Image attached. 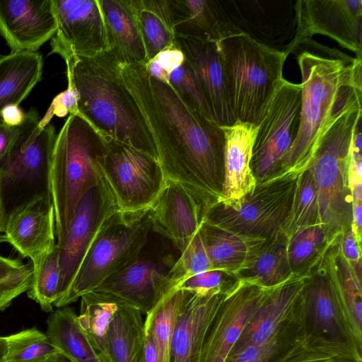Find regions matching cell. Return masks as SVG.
Here are the masks:
<instances>
[{
    "instance_id": "cell-9",
    "label": "cell",
    "mask_w": 362,
    "mask_h": 362,
    "mask_svg": "<svg viewBox=\"0 0 362 362\" xmlns=\"http://www.w3.org/2000/svg\"><path fill=\"white\" fill-rule=\"evenodd\" d=\"M298 177L285 173L257 182L252 192L235 206L216 203L207 209L204 220L240 235L269 240L286 222Z\"/></svg>"
},
{
    "instance_id": "cell-54",
    "label": "cell",
    "mask_w": 362,
    "mask_h": 362,
    "mask_svg": "<svg viewBox=\"0 0 362 362\" xmlns=\"http://www.w3.org/2000/svg\"><path fill=\"white\" fill-rule=\"evenodd\" d=\"M1 233L0 232V244L1 243V242L4 241L3 236H2V235Z\"/></svg>"
},
{
    "instance_id": "cell-24",
    "label": "cell",
    "mask_w": 362,
    "mask_h": 362,
    "mask_svg": "<svg viewBox=\"0 0 362 362\" xmlns=\"http://www.w3.org/2000/svg\"><path fill=\"white\" fill-rule=\"evenodd\" d=\"M303 303L306 320L315 332L330 339H349L323 259L308 274Z\"/></svg>"
},
{
    "instance_id": "cell-40",
    "label": "cell",
    "mask_w": 362,
    "mask_h": 362,
    "mask_svg": "<svg viewBox=\"0 0 362 362\" xmlns=\"http://www.w3.org/2000/svg\"><path fill=\"white\" fill-rule=\"evenodd\" d=\"M6 338V362H44L61 354L47 334L34 327L22 330Z\"/></svg>"
},
{
    "instance_id": "cell-35",
    "label": "cell",
    "mask_w": 362,
    "mask_h": 362,
    "mask_svg": "<svg viewBox=\"0 0 362 362\" xmlns=\"http://www.w3.org/2000/svg\"><path fill=\"white\" fill-rule=\"evenodd\" d=\"M288 236L281 229L267 240L247 266L236 276L262 286H275L293 274L287 255Z\"/></svg>"
},
{
    "instance_id": "cell-45",
    "label": "cell",
    "mask_w": 362,
    "mask_h": 362,
    "mask_svg": "<svg viewBox=\"0 0 362 362\" xmlns=\"http://www.w3.org/2000/svg\"><path fill=\"white\" fill-rule=\"evenodd\" d=\"M293 337L263 345H250L242 347L231 352L225 362H270L283 346Z\"/></svg>"
},
{
    "instance_id": "cell-47",
    "label": "cell",
    "mask_w": 362,
    "mask_h": 362,
    "mask_svg": "<svg viewBox=\"0 0 362 362\" xmlns=\"http://www.w3.org/2000/svg\"><path fill=\"white\" fill-rule=\"evenodd\" d=\"M339 247L343 257L353 271L361 275V247L357 243L351 226L344 231L341 237Z\"/></svg>"
},
{
    "instance_id": "cell-11",
    "label": "cell",
    "mask_w": 362,
    "mask_h": 362,
    "mask_svg": "<svg viewBox=\"0 0 362 362\" xmlns=\"http://www.w3.org/2000/svg\"><path fill=\"white\" fill-rule=\"evenodd\" d=\"M301 91V84L284 78L257 125L250 162L257 182L276 175L282 157L296 138Z\"/></svg>"
},
{
    "instance_id": "cell-1",
    "label": "cell",
    "mask_w": 362,
    "mask_h": 362,
    "mask_svg": "<svg viewBox=\"0 0 362 362\" xmlns=\"http://www.w3.org/2000/svg\"><path fill=\"white\" fill-rule=\"evenodd\" d=\"M124 83L155 144L166 179L179 182L207 209L219 201L224 180V133L189 107L167 82L144 65L119 62Z\"/></svg>"
},
{
    "instance_id": "cell-41",
    "label": "cell",
    "mask_w": 362,
    "mask_h": 362,
    "mask_svg": "<svg viewBox=\"0 0 362 362\" xmlns=\"http://www.w3.org/2000/svg\"><path fill=\"white\" fill-rule=\"evenodd\" d=\"M59 253L57 244L44 259L33 267L32 284L28 297L38 303L42 310L50 312L59 294Z\"/></svg>"
},
{
    "instance_id": "cell-34",
    "label": "cell",
    "mask_w": 362,
    "mask_h": 362,
    "mask_svg": "<svg viewBox=\"0 0 362 362\" xmlns=\"http://www.w3.org/2000/svg\"><path fill=\"white\" fill-rule=\"evenodd\" d=\"M47 336L71 362H105L81 329L77 314L68 306L58 308L47 320Z\"/></svg>"
},
{
    "instance_id": "cell-44",
    "label": "cell",
    "mask_w": 362,
    "mask_h": 362,
    "mask_svg": "<svg viewBox=\"0 0 362 362\" xmlns=\"http://www.w3.org/2000/svg\"><path fill=\"white\" fill-rule=\"evenodd\" d=\"M236 277L221 270L213 269L192 276L180 282L177 288L189 291L199 295H207L223 291Z\"/></svg>"
},
{
    "instance_id": "cell-19",
    "label": "cell",
    "mask_w": 362,
    "mask_h": 362,
    "mask_svg": "<svg viewBox=\"0 0 362 362\" xmlns=\"http://www.w3.org/2000/svg\"><path fill=\"white\" fill-rule=\"evenodd\" d=\"M206 207L179 182L166 179L150 207L151 230L169 239L180 252L200 228Z\"/></svg>"
},
{
    "instance_id": "cell-38",
    "label": "cell",
    "mask_w": 362,
    "mask_h": 362,
    "mask_svg": "<svg viewBox=\"0 0 362 362\" xmlns=\"http://www.w3.org/2000/svg\"><path fill=\"white\" fill-rule=\"evenodd\" d=\"M187 295V291L175 289L144 321L145 332L153 341L158 362H170V344L175 324Z\"/></svg>"
},
{
    "instance_id": "cell-42",
    "label": "cell",
    "mask_w": 362,
    "mask_h": 362,
    "mask_svg": "<svg viewBox=\"0 0 362 362\" xmlns=\"http://www.w3.org/2000/svg\"><path fill=\"white\" fill-rule=\"evenodd\" d=\"M33 276V264H23L20 259L0 255V311L29 290Z\"/></svg>"
},
{
    "instance_id": "cell-22",
    "label": "cell",
    "mask_w": 362,
    "mask_h": 362,
    "mask_svg": "<svg viewBox=\"0 0 362 362\" xmlns=\"http://www.w3.org/2000/svg\"><path fill=\"white\" fill-rule=\"evenodd\" d=\"M223 293L224 290L202 296L187 291L174 327L170 362H199Z\"/></svg>"
},
{
    "instance_id": "cell-12",
    "label": "cell",
    "mask_w": 362,
    "mask_h": 362,
    "mask_svg": "<svg viewBox=\"0 0 362 362\" xmlns=\"http://www.w3.org/2000/svg\"><path fill=\"white\" fill-rule=\"evenodd\" d=\"M308 274H292L271 288L250 316L230 353L247 346L287 339L298 332L307 322L303 291Z\"/></svg>"
},
{
    "instance_id": "cell-29",
    "label": "cell",
    "mask_w": 362,
    "mask_h": 362,
    "mask_svg": "<svg viewBox=\"0 0 362 362\" xmlns=\"http://www.w3.org/2000/svg\"><path fill=\"white\" fill-rule=\"evenodd\" d=\"M199 230L212 269L235 277L267 241L232 233L204 220Z\"/></svg>"
},
{
    "instance_id": "cell-3",
    "label": "cell",
    "mask_w": 362,
    "mask_h": 362,
    "mask_svg": "<svg viewBox=\"0 0 362 362\" xmlns=\"http://www.w3.org/2000/svg\"><path fill=\"white\" fill-rule=\"evenodd\" d=\"M119 62L110 50L65 61L68 83L78 95V115L102 136L158 160L151 135L122 78Z\"/></svg>"
},
{
    "instance_id": "cell-49",
    "label": "cell",
    "mask_w": 362,
    "mask_h": 362,
    "mask_svg": "<svg viewBox=\"0 0 362 362\" xmlns=\"http://www.w3.org/2000/svg\"><path fill=\"white\" fill-rule=\"evenodd\" d=\"M25 114L18 105H11L6 106L1 111L0 117L5 124L15 127L23 122Z\"/></svg>"
},
{
    "instance_id": "cell-55",
    "label": "cell",
    "mask_w": 362,
    "mask_h": 362,
    "mask_svg": "<svg viewBox=\"0 0 362 362\" xmlns=\"http://www.w3.org/2000/svg\"><path fill=\"white\" fill-rule=\"evenodd\" d=\"M0 232H1V203H0Z\"/></svg>"
},
{
    "instance_id": "cell-25",
    "label": "cell",
    "mask_w": 362,
    "mask_h": 362,
    "mask_svg": "<svg viewBox=\"0 0 362 362\" xmlns=\"http://www.w3.org/2000/svg\"><path fill=\"white\" fill-rule=\"evenodd\" d=\"M339 243L340 240L329 247L323 262L332 281L348 337L362 349V276L354 272L343 257Z\"/></svg>"
},
{
    "instance_id": "cell-7",
    "label": "cell",
    "mask_w": 362,
    "mask_h": 362,
    "mask_svg": "<svg viewBox=\"0 0 362 362\" xmlns=\"http://www.w3.org/2000/svg\"><path fill=\"white\" fill-rule=\"evenodd\" d=\"M151 230L150 208L134 211L119 209L111 214L87 250L67 292L54 306L59 308L76 302L135 262Z\"/></svg>"
},
{
    "instance_id": "cell-10",
    "label": "cell",
    "mask_w": 362,
    "mask_h": 362,
    "mask_svg": "<svg viewBox=\"0 0 362 362\" xmlns=\"http://www.w3.org/2000/svg\"><path fill=\"white\" fill-rule=\"evenodd\" d=\"M104 138L106 152L100 166L119 209L150 208L166 184L159 161L129 145Z\"/></svg>"
},
{
    "instance_id": "cell-15",
    "label": "cell",
    "mask_w": 362,
    "mask_h": 362,
    "mask_svg": "<svg viewBox=\"0 0 362 362\" xmlns=\"http://www.w3.org/2000/svg\"><path fill=\"white\" fill-rule=\"evenodd\" d=\"M57 29L51 53L64 61L92 57L109 50L107 33L98 0H52Z\"/></svg>"
},
{
    "instance_id": "cell-36",
    "label": "cell",
    "mask_w": 362,
    "mask_h": 362,
    "mask_svg": "<svg viewBox=\"0 0 362 362\" xmlns=\"http://www.w3.org/2000/svg\"><path fill=\"white\" fill-rule=\"evenodd\" d=\"M136 308L124 302L109 327L108 344L112 362H139L145 339L144 322Z\"/></svg>"
},
{
    "instance_id": "cell-33",
    "label": "cell",
    "mask_w": 362,
    "mask_h": 362,
    "mask_svg": "<svg viewBox=\"0 0 362 362\" xmlns=\"http://www.w3.org/2000/svg\"><path fill=\"white\" fill-rule=\"evenodd\" d=\"M77 320L94 349L105 362H112L108 344L110 322L125 302L119 297L103 291H92L81 296Z\"/></svg>"
},
{
    "instance_id": "cell-23",
    "label": "cell",
    "mask_w": 362,
    "mask_h": 362,
    "mask_svg": "<svg viewBox=\"0 0 362 362\" xmlns=\"http://www.w3.org/2000/svg\"><path fill=\"white\" fill-rule=\"evenodd\" d=\"M221 127L225 137L224 180L218 203L234 207L252 192L257 184L250 162L257 126L235 121Z\"/></svg>"
},
{
    "instance_id": "cell-17",
    "label": "cell",
    "mask_w": 362,
    "mask_h": 362,
    "mask_svg": "<svg viewBox=\"0 0 362 362\" xmlns=\"http://www.w3.org/2000/svg\"><path fill=\"white\" fill-rule=\"evenodd\" d=\"M173 264L168 259L140 257L93 291L113 294L147 315L177 289V284L169 276Z\"/></svg>"
},
{
    "instance_id": "cell-46",
    "label": "cell",
    "mask_w": 362,
    "mask_h": 362,
    "mask_svg": "<svg viewBox=\"0 0 362 362\" xmlns=\"http://www.w3.org/2000/svg\"><path fill=\"white\" fill-rule=\"evenodd\" d=\"M77 100L78 95L74 88L68 83L66 90L54 98L46 114L40 120L39 126L44 127L49 124L54 115L62 117L67 114H78Z\"/></svg>"
},
{
    "instance_id": "cell-18",
    "label": "cell",
    "mask_w": 362,
    "mask_h": 362,
    "mask_svg": "<svg viewBox=\"0 0 362 362\" xmlns=\"http://www.w3.org/2000/svg\"><path fill=\"white\" fill-rule=\"evenodd\" d=\"M1 233L23 257L37 265L55 247V216L52 197L42 196L12 211Z\"/></svg>"
},
{
    "instance_id": "cell-2",
    "label": "cell",
    "mask_w": 362,
    "mask_h": 362,
    "mask_svg": "<svg viewBox=\"0 0 362 362\" xmlns=\"http://www.w3.org/2000/svg\"><path fill=\"white\" fill-rule=\"evenodd\" d=\"M297 59L302 77L300 126L276 175H299L309 168L328 129L348 107L362 99L361 58L315 43Z\"/></svg>"
},
{
    "instance_id": "cell-28",
    "label": "cell",
    "mask_w": 362,
    "mask_h": 362,
    "mask_svg": "<svg viewBox=\"0 0 362 362\" xmlns=\"http://www.w3.org/2000/svg\"><path fill=\"white\" fill-rule=\"evenodd\" d=\"M176 34L218 42L227 35L242 32L219 1L170 0Z\"/></svg>"
},
{
    "instance_id": "cell-48",
    "label": "cell",
    "mask_w": 362,
    "mask_h": 362,
    "mask_svg": "<svg viewBox=\"0 0 362 362\" xmlns=\"http://www.w3.org/2000/svg\"><path fill=\"white\" fill-rule=\"evenodd\" d=\"M19 125L15 127L7 125L0 117V160L7 151L16 136Z\"/></svg>"
},
{
    "instance_id": "cell-50",
    "label": "cell",
    "mask_w": 362,
    "mask_h": 362,
    "mask_svg": "<svg viewBox=\"0 0 362 362\" xmlns=\"http://www.w3.org/2000/svg\"><path fill=\"white\" fill-rule=\"evenodd\" d=\"M351 228L358 245L362 240V202L352 203V220Z\"/></svg>"
},
{
    "instance_id": "cell-5",
    "label": "cell",
    "mask_w": 362,
    "mask_h": 362,
    "mask_svg": "<svg viewBox=\"0 0 362 362\" xmlns=\"http://www.w3.org/2000/svg\"><path fill=\"white\" fill-rule=\"evenodd\" d=\"M103 136L78 114H70L57 135L51 168V192L57 242L66 235L81 198L103 177Z\"/></svg>"
},
{
    "instance_id": "cell-51",
    "label": "cell",
    "mask_w": 362,
    "mask_h": 362,
    "mask_svg": "<svg viewBox=\"0 0 362 362\" xmlns=\"http://www.w3.org/2000/svg\"><path fill=\"white\" fill-rule=\"evenodd\" d=\"M139 362H158L152 338L149 334L146 332Z\"/></svg>"
},
{
    "instance_id": "cell-53",
    "label": "cell",
    "mask_w": 362,
    "mask_h": 362,
    "mask_svg": "<svg viewBox=\"0 0 362 362\" xmlns=\"http://www.w3.org/2000/svg\"><path fill=\"white\" fill-rule=\"evenodd\" d=\"M44 362H71L66 357L62 354H57Z\"/></svg>"
},
{
    "instance_id": "cell-37",
    "label": "cell",
    "mask_w": 362,
    "mask_h": 362,
    "mask_svg": "<svg viewBox=\"0 0 362 362\" xmlns=\"http://www.w3.org/2000/svg\"><path fill=\"white\" fill-rule=\"evenodd\" d=\"M328 228L318 224L298 230L288 237L287 255L293 274L310 273L323 259L329 247L340 240Z\"/></svg>"
},
{
    "instance_id": "cell-8",
    "label": "cell",
    "mask_w": 362,
    "mask_h": 362,
    "mask_svg": "<svg viewBox=\"0 0 362 362\" xmlns=\"http://www.w3.org/2000/svg\"><path fill=\"white\" fill-rule=\"evenodd\" d=\"M361 119V101H358L344 110L328 129L309 166L317 187L320 222L337 239L351 224L349 151L354 130Z\"/></svg>"
},
{
    "instance_id": "cell-27",
    "label": "cell",
    "mask_w": 362,
    "mask_h": 362,
    "mask_svg": "<svg viewBox=\"0 0 362 362\" xmlns=\"http://www.w3.org/2000/svg\"><path fill=\"white\" fill-rule=\"evenodd\" d=\"M109 50L120 62L145 66L149 62L131 0H98Z\"/></svg>"
},
{
    "instance_id": "cell-4",
    "label": "cell",
    "mask_w": 362,
    "mask_h": 362,
    "mask_svg": "<svg viewBox=\"0 0 362 362\" xmlns=\"http://www.w3.org/2000/svg\"><path fill=\"white\" fill-rule=\"evenodd\" d=\"M218 42L234 119L257 126L284 80L283 67L288 54L245 32L230 34Z\"/></svg>"
},
{
    "instance_id": "cell-32",
    "label": "cell",
    "mask_w": 362,
    "mask_h": 362,
    "mask_svg": "<svg viewBox=\"0 0 362 362\" xmlns=\"http://www.w3.org/2000/svg\"><path fill=\"white\" fill-rule=\"evenodd\" d=\"M148 60L176 46L170 0H131Z\"/></svg>"
},
{
    "instance_id": "cell-26",
    "label": "cell",
    "mask_w": 362,
    "mask_h": 362,
    "mask_svg": "<svg viewBox=\"0 0 362 362\" xmlns=\"http://www.w3.org/2000/svg\"><path fill=\"white\" fill-rule=\"evenodd\" d=\"M270 362H362V349L349 339H330L308 322Z\"/></svg>"
},
{
    "instance_id": "cell-6",
    "label": "cell",
    "mask_w": 362,
    "mask_h": 362,
    "mask_svg": "<svg viewBox=\"0 0 362 362\" xmlns=\"http://www.w3.org/2000/svg\"><path fill=\"white\" fill-rule=\"evenodd\" d=\"M39 122L35 109L26 112L0 160L1 232L15 209L40 197H52L51 168L57 135L52 124L40 127Z\"/></svg>"
},
{
    "instance_id": "cell-21",
    "label": "cell",
    "mask_w": 362,
    "mask_h": 362,
    "mask_svg": "<svg viewBox=\"0 0 362 362\" xmlns=\"http://www.w3.org/2000/svg\"><path fill=\"white\" fill-rule=\"evenodd\" d=\"M175 43L183 53L216 122L220 126L233 124L235 121L227 99L218 42L176 34Z\"/></svg>"
},
{
    "instance_id": "cell-31",
    "label": "cell",
    "mask_w": 362,
    "mask_h": 362,
    "mask_svg": "<svg viewBox=\"0 0 362 362\" xmlns=\"http://www.w3.org/2000/svg\"><path fill=\"white\" fill-rule=\"evenodd\" d=\"M42 58L37 52H17L0 58V112L19 103L40 80Z\"/></svg>"
},
{
    "instance_id": "cell-20",
    "label": "cell",
    "mask_w": 362,
    "mask_h": 362,
    "mask_svg": "<svg viewBox=\"0 0 362 362\" xmlns=\"http://www.w3.org/2000/svg\"><path fill=\"white\" fill-rule=\"evenodd\" d=\"M56 29L52 0H0V34L11 52H35Z\"/></svg>"
},
{
    "instance_id": "cell-52",
    "label": "cell",
    "mask_w": 362,
    "mask_h": 362,
    "mask_svg": "<svg viewBox=\"0 0 362 362\" xmlns=\"http://www.w3.org/2000/svg\"><path fill=\"white\" fill-rule=\"evenodd\" d=\"M7 343L6 337H0V362H6Z\"/></svg>"
},
{
    "instance_id": "cell-14",
    "label": "cell",
    "mask_w": 362,
    "mask_h": 362,
    "mask_svg": "<svg viewBox=\"0 0 362 362\" xmlns=\"http://www.w3.org/2000/svg\"><path fill=\"white\" fill-rule=\"evenodd\" d=\"M118 210L115 197L104 177L81 198L66 235L57 243L60 276L57 301L69 288L81 261L105 221Z\"/></svg>"
},
{
    "instance_id": "cell-39",
    "label": "cell",
    "mask_w": 362,
    "mask_h": 362,
    "mask_svg": "<svg viewBox=\"0 0 362 362\" xmlns=\"http://www.w3.org/2000/svg\"><path fill=\"white\" fill-rule=\"evenodd\" d=\"M322 224L318 194L312 169L309 167L297 178L291 209L283 231L288 238L304 228Z\"/></svg>"
},
{
    "instance_id": "cell-30",
    "label": "cell",
    "mask_w": 362,
    "mask_h": 362,
    "mask_svg": "<svg viewBox=\"0 0 362 362\" xmlns=\"http://www.w3.org/2000/svg\"><path fill=\"white\" fill-rule=\"evenodd\" d=\"M144 66L151 76L168 83L189 107L215 121L183 53L177 45L160 52Z\"/></svg>"
},
{
    "instance_id": "cell-43",
    "label": "cell",
    "mask_w": 362,
    "mask_h": 362,
    "mask_svg": "<svg viewBox=\"0 0 362 362\" xmlns=\"http://www.w3.org/2000/svg\"><path fill=\"white\" fill-rule=\"evenodd\" d=\"M199 229L169 271L170 278L177 286L192 276L213 270Z\"/></svg>"
},
{
    "instance_id": "cell-16",
    "label": "cell",
    "mask_w": 362,
    "mask_h": 362,
    "mask_svg": "<svg viewBox=\"0 0 362 362\" xmlns=\"http://www.w3.org/2000/svg\"><path fill=\"white\" fill-rule=\"evenodd\" d=\"M271 288L236 279L224 289L199 362H225L250 316Z\"/></svg>"
},
{
    "instance_id": "cell-13",
    "label": "cell",
    "mask_w": 362,
    "mask_h": 362,
    "mask_svg": "<svg viewBox=\"0 0 362 362\" xmlns=\"http://www.w3.org/2000/svg\"><path fill=\"white\" fill-rule=\"evenodd\" d=\"M295 36L284 50L290 54L321 34L362 57L361 0H299L295 4Z\"/></svg>"
}]
</instances>
